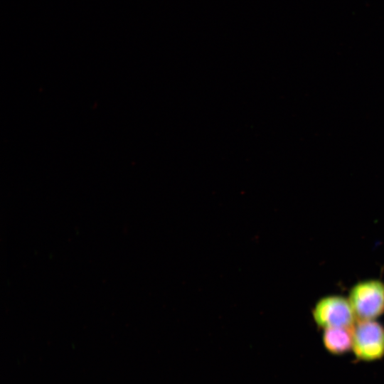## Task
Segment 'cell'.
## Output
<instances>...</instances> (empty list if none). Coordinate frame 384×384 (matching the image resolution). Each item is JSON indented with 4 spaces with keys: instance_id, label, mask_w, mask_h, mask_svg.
<instances>
[{
    "instance_id": "1",
    "label": "cell",
    "mask_w": 384,
    "mask_h": 384,
    "mask_svg": "<svg viewBox=\"0 0 384 384\" xmlns=\"http://www.w3.org/2000/svg\"><path fill=\"white\" fill-rule=\"evenodd\" d=\"M348 300L358 321L375 320L384 314V282L360 281L350 289Z\"/></svg>"
},
{
    "instance_id": "2",
    "label": "cell",
    "mask_w": 384,
    "mask_h": 384,
    "mask_svg": "<svg viewBox=\"0 0 384 384\" xmlns=\"http://www.w3.org/2000/svg\"><path fill=\"white\" fill-rule=\"evenodd\" d=\"M352 350L360 361L381 359L384 356V326L375 320L359 321L353 329Z\"/></svg>"
},
{
    "instance_id": "3",
    "label": "cell",
    "mask_w": 384,
    "mask_h": 384,
    "mask_svg": "<svg viewBox=\"0 0 384 384\" xmlns=\"http://www.w3.org/2000/svg\"><path fill=\"white\" fill-rule=\"evenodd\" d=\"M314 322L326 329L336 327H353L355 315L348 299L339 295L321 298L312 310Z\"/></svg>"
},
{
    "instance_id": "4",
    "label": "cell",
    "mask_w": 384,
    "mask_h": 384,
    "mask_svg": "<svg viewBox=\"0 0 384 384\" xmlns=\"http://www.w3.org/2000/svg\"><path fill=\"white\" fill-rule=\"evenodd\" d=\"M353 327H336L324 329L322 341L324 348L331 354L343 355L353 346Z\"/></svg>"
}]
</instances>
